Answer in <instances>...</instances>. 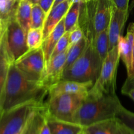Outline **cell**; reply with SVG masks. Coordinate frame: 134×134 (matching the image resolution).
I'll return each instance as SVG.
<instances>
[{
  "label": "cell",
  "mask_w": 134,
  "mask_h": 134,
  "mask_svg": "<svg viewBox=\"0 0 134 134\" xmlns=\"http://www.w3.org/2000/svg\"><path fill=\"white\" fill-rule=\"evenodd\" d=\"M48 90L41 81L27 78L14 63L10 64L7 75L1 111L31 103H44Z\"/></svg>",
  "instance_id": "6da1fadb"
},
{
  "label": "cell",
  "mask_w": 134,
  "mask_h": 134,
  "mask_svg": "<svg viewBox=\"0 0 134 134\" xmlns=\"http://www.w3.org/2000/svg\"><path fill=\"white\" fill-rule=\"evenodd\" d=\"M122 107L116 94L93 95L87 93L86 98L75 114L73 122L85 128L116 117Z\"/></svg>",
  "instance_id": "7a4b0ae2"
},
{
  "label": "cell",
  "mask_w": 134,
  "mask_h": 134,
  "mask_svg": "<svg viewBox=\"0 0 134 134\" xmlns=\"http://www.w3.org/2000/svg\"><path fill=\"white\" fill-rule=\"evenodd\" d=\"M87 39V45L83 53L71 65L64 71L62 80L93 84L97 81L102 63L94 48L93 39Z\"/></svg>",
  "instance_id": "3957f363"
},
{
  "label": "cell",
  "mask_w": 134,
  "mask_h": 134,
  "mask_svg": "<svg viewBox=\"0 0 134 134\" xmlns=\"http://www.w3.org/2000/svg\"><path fill=\"white\" fill-rule=\"evenodd\" d=\"M87 93L64 94L48 97V101L44 103L46 116L73 122L75 114L86 98Z\"/></svg>",
  "instance_id": "277c9868"
},
{
  "label": "cell",
  "mask_w": 134,
  "mask_h": 134,
  "mask_svg": "<svg viewBox=\"0 0 134 134\" xmlns=\"http://www.w3.org/2000/svg\"><path fill=\"white\" fill-rule=\"evenodd\" d=\"M45 103V102H44ZM44 103H31L0 112V134H18L24 130L32 114L44 107Z\"/></svg>",
  "instance_id": "5b68a950"
},
{
  "label": "cell",
  "mask_w": 134,
  "mask_h": 134,
  "mask_svg": "<svg viewBox=\"0 0 134 134\" xmlns=\"http://www.w3.org/2000/svg\"><path fill=\"white\" fill-rule=\"evenodd\" d=\"M120 56L118 46L109 52L102 64L99 76L88 93L93 95L116 94V77Z\"/></svg>",
  "instance_id": "8992f818"
},
{
  "label": "cell",
  "mask_w": 134,
  "mask_h": 134,
  "mask_svg": "<svg viewBox=\"0 0 134 134\" xmlns=\"http://www.w3.org/2000/svg\"><path fill=\"white\" fill-rule=\"evenodd\" d=\"M4 42L11 63H15L30 51L27 43V33L17 22L16 17L7 22Z\"/></svg>",
  "instance_id": "52a82bcc"
},
{
  "label": "cell",
  "mask_w": 134,
  "mask_h": 134,
  "mask_svg": "<svg viewBox=\"0 0 134 134\" xmlns=\"http://www.w3.org/2000/svg\"><path fill=\"white\" fill-rule=\"evenodd\" d=\"M14 64L28 79L41 81L46 66L43 49L30 50Z\"/></svg>",
  "instance_id": "ba28073f"
},
{
  "label": "cell",
  "mask_w": 134,
  "mask_h": 134,
  "mask_svg": "<svg viewBox=\"0 0 134 134\" xmlns=\"http://www.w3.org/2000/svg\"><path fill=\"white\" fill-rule=\"evenodd\" d=\"M69 48L51 58L46 64L41 82L48 90L62 80Z\"/></svg>",
  "instance_id": "9c48e42d"
},
{
  "label": "cell",
  "mask_w": 134,
  "mask_h": 134,
  "mask_svg": "<svg viewBox=\"0 0 134 134\" xmlns=\"http://www.w3.org/2000/svg\"><path fill=\"white\" fill-rule=\"evenodd\" d=\"M85 134H134V133L119 118L108 120L85 127Z\"/></svg>",
  "instance_id": "30bf717a"
},
{
  "label": "cell",
  "mask_w": 134,
  "mask_h": 134,
  "mask_svg": "<svg viewBox=\"0 0 134 134\" xmlns=\"http://www.w3.org/2000/svg\"><path fill=\"white\" fill-rule=\"evenodd\" d=\"M128 11L119 10L114 7L112 18L108 28L109 51L118 46L120 37L128 17Z\"/></svg>",
  "instance_id": "8fae6325"
},
{
  "label": "cell",
  "mask_w": 134,
  "mask_h": 134,
  "mask_svg": "<svg viewBox=\"0 0 134 134\" xmlns=\"http://www.w3.org/2000/svg\"><path fill=\"white\" fill-rule=\"evenodd\" d=\"M92 82H79L77 81L61 80L48 89V97L64 94H78L88 92L92 87Z\"/></svg>",
  "instance_id": "7c38bea8"
},
{
  "label": "cell",
  "mask_w": 134,
  "mask_h": 134,
  "mask_svg": "<svg viewBox=\"0 0 134 134\" xmlns=\"http://www.w3.org/2000/svg\"><path fill=\"white\" fill-rule=\"evenodd\" d=\"M71 5V3L69 0H65L50 10L47 15L43 27V41L50 35L59 22L64 18Z\"/></svg>",
  "instance_id": "4fadbf2b"
},
{
  "label": "cell",
  "mask_w": 134,
  "mask_h": 134,
  "mask_svg": "<svg viewBox=\"0 0 134 134\" xmlns=\"http://www.w3.org/2000/svg\"><path fill=\"white\" fill-rule=\"evenodd\" d=\"M133 43L134 33L130 24L128 26L126 35L124 37L122 35L119 38V43H118V48H119L120 58H121L124 62L128 74L130 73L132 68Z\"/></svg>",
  "instance_id": "5bb4252c"
},
{
  "label": "cell",
  "mask_w": 134,
  "mask_h": 134,
  "mask_svg": "<svg viewBox=\"0 0 134 134\" xmlns=\"http://www.w3.org/2000/svg\"><path fill=\"white\" fill-rule=\"evenodd\" d=\"M65 29L64 18L42 43L41 48L44 52L46 64L51 60V55L53 52L56 44L62 36L65 34Z\"/></svg>",
  "instance_id": "9a60e30c"
},
{
  "label": "cell",
  "mask_w": 134,
  "mask_h": 134,
  "mask_svg": "<svg viewBox=\"0 0 134 134\" xmlns=\"http://www.w3.org/2000/svg\"><path fill=\"white\" fill-rule=\"evenodd\" d=\"M46 118L51 134H80L83 132V127L74 122Z\"/></svg>",
  "instance_id": "2e32d148"
},
{
  "label": "cell",
  "mask_w": 134,
  "mask_h": 134,
  "mask_svg": "<svg viewBox=\"0 0 134 134\" xmlns=\"http://www.w3.org/2000/svg\"><path fill=\"white\" fill-rule=\"evenodd\" d=\"M32 4L26 0H20L16 13V19L26 33L31 29Z\"/></svg>",
  "instance_id": "e0dca14e"
},
{
  "label": "cell",
  "mask_w": 134,
  "mask_h": 134,
  "mask_svg": "<svg viewBox=\"0 0 134 134\" xmlns=\"http://www.w3.org/2000/svg\"><path fill=\"white\" fill-rule=\"evenodd\" d=\"M10 64L12 63L10 62L7 52L3 37L2 44L0 47V112L1 111V104L7 75Z\"/></svg>",
  "instance_id": "ac0fdd59"
},
{
  "label": "cell",
  "mask_w": 134,
  "mask_h": 134,
  "mask_svg": "<svg viewBox=\"0 0 134 134\" xmlns=\"http://www.w3.org/2000/svg\"><path fill=\"white\" fill-rule=\"evenodd\" d=\"M108 28L97 34L93 39L94 48L99 56L102 64L109 52Z\"/></svg>",
  "instance_id": "d6986e66"
},
{
  "label": "cell",
  "mask_w": 134,
  "mask_h": 134,
  "mask_svg": "<svg viewBox=\"0 0 134 134\" xmlns=\"http://www.w3.org/2000/svg\"><path fill=\"white\" fill-rule=\"evenodd\" d=\"M45 118L44 107L35 111L26 124L23 134H39L41 127Z\"/></svg>",
  "instance_id": "ffe728a7"
},
{
  "label": "cell",
  "mask_w": 134,
  "mask_h": 134,
  "mask_svg": "<svg viewBox=\"0 0 134 134\" xmlns=\"http://www.w3.org/2000/svg\"><path fill=\"white\" fill-rule=\"evenodd\" d=\"M87 43V38H86V36H84L79 41L69 46L68 54H67V58L66 61H65V67H64V70L68 69L70 65H71L81 56V54L83 53L84 51L86 48Z\"/></svg>",
  "instance_id": "44dd1931"
},
{
  "label": "cell",
  "mask_w": 134,
  "mask_h": 134,
  "mask_svg": "<svg viewBox=\"0 0 134 134\" xmlns=\"http://www.w3.org/2000/svg\"><path fill=\"white\" fill-rule=\"evenodd\" d=\"M80 9L81 3H73L71 5L69 10L64 16V24H65V31H71L79 26Z\"/></svg>",
  "instance_id": "7402d4cb"
},
{
  "label": "cell",
  "mask_w": 134,
  "mask_h": 134,
  "mask_svg": "<svg viewBox=\"0 0 134 134\" xmlns=\"http://www.w3.org/2000/svg\"><path fill=\"white\" fill-rule=\"evenodd\" d=\"M20 0H0V18L8 21L16 17L17 9Z\"/></svg>",
  "instance_id": "603a6c76"
},
{
  "label": "cell",
  "mask_w": 134,
  "mask_h": 134,
  "mask_svg": "<svg viewBox=\"0 0 134 134\" xmlns=\"http://www.w3.org/2000/svg\"><path fill=\"white\" fill-rule=\"evenodd\" d=\"M43 29L31 28L27 33V43L30 50L41 47L43 43Z\"/></svg>",
  "instance_id": "cb8c5ba5"
},
{
  "label": "cell",
  "mask_w": 134,
  "mask_h": 134,
  "mask_svg": "<svg viewBox=\"0 0 134 134\" xmlns=\"http://www.w3.org/2000/svg\"><path fill=\"white\" fill-rule=\"evenodd\" d=\"M47 15L43 9L39 4L32 5L31 10V28L43 29Z\"/></svg>",
  "instance_id": "d4e9b609"
},
{
  "label": "cell",
  "mask_w": 134,
  "mask_h": 134,
  "mask_svg": "<svg viewBox=\"0 0 134 134\" xmlns=\"http://www.w3.org/2000/svg\"><path fill=\"white\" fill-rule=\"evenodd\" d=\"M116 117L123 122L134 133V113L124 107L118 113Z\"/></svg>",
  "instance_id": "484cf974"
},
{
  "label": "cell",
  "mask_w": 134,
  "mask_h": 134,
  "mask_svg": "<svg viewBox=\"0 0 134 134\" xmlns=\"http://www.w3.org/2000/svg\"><path fill=\"white\" fill-rule=\"evenodd\" d=\"M69 33H70L69 31H65V34L62 36L54 49L51 59L61 52H64L70 46L69 45Z\"/></svg>",
  "instance_id": "4316f807"
},
{
  "label": "cell",
  "mask_w": 134,
  "mask_h": 134,
  "mask_svg": "<svg viewBox=\"0 0 134 134\" xmlns=\"http://www.w3.org/2000/svg\"><path fill=\"white\" fill-rule=\"evenodd\" d=\"M85 35L83 31L79 26L69 33V45H72L79 41Z\"/></svg>",
  "instance_id": "83f0119b"
},
{
  "label": "cell",
  "mask_w": 134,
  "mask_h": 134,
  "mask_svg": "<svg viewBox=\"0 0 134 134\" xmlns=\"http://www.w3.org/2000/svg\"><path fill=\"white\" fill-rule=\"evenodd\" d=\"M114 7L119 10L129 11L130 0H112Z\"/></svg>",
  "instance_id": "f1b7e54d"
},
{
  "label": "cell",
  "mask_w": 134,
  "mask_h": 134,
  "mask_svg": "<svg viewBox=\"0 0 134 134\" xmlns=\"http://www.w3.org/2000/svg\"><path fill=\"white\" fill-rule=\"evenodd\" d=\"M134 89V76L132 78H128L124 82L122 87L121 89L122 94L124 95H126L127 93L131 90Z\"/></svg>",
  "instance_id": "f546056e"
},
{
  "label": "cell",
  "mask_w": 134,
  "mask_h": 134,
  "mask_svg": "<svg viewBox=\"0 0 134 134\" xmlns=\"http://www.w3.org/2000/svg\"><path fill=\"white\" fill-rule=\"evenodd\" d=\"M55 0H40L37 4L43 9L45 13L48 14L52 9Z\"/></svg>",
  "instance_id": "4dcf8cb0"
},
{
  "label": "cell",
  "mask_w": 134,
  "mask_h": 134,
  "mask_svg": "<svg viewBox=\"0 0 134 134\" xmlns=\"http://www.w3.org/2000/svg\"><path fill=\"white\" fill-rule=\"evenodd\" d=\"M7 25V22L3 20L2 19L0 20V47L2 44L3 40L4 35H5V31H6Z\"/></svg>",
  "instance_id": "1f68e13d"
},
{
  "label": "cell",
  "mask_w": 134,
  "mask_h": 134,
  "mask_svg": "<svg viewBox=\"0 0 134 134\" xmlns=\"http://www.w3.org/2000/svg\"><path fill=\"white\" fill-rule=\"evenodd\" d=\"M39 134H51V130H50L48 124L47 123V118H45V120H44L41 127L40 131H39Z\"/></svg>",
  "instance_id": "d6a6232c"
},
{
  "label": "cell",
  "mask_w": 134,
  "mask_h": 134,
  "mask_svg": "<svg viewBox=\"0 0 134 134\" xmlns=\"http://www.w3.org/2000/svg\"><path fill=\"white\" fill-rule=\"evenodd\" d=\"M132 29L134 33V25L133 23H131ZM134 76V43H133V52H132V68L130 71V73L128 74V78H132Z\"/></svg>",
  "instance_id": "836d02e7"
},
{
  "label": "cell",
  "mask_w": 134,
  "mask_h": 134,
  "mask_svg": "<svg viewBox=\"0 0 134 134\" xmlns=\"http://www.w3.org/2000/svg\"><path fill=\"white\" fill-rule=\"evenodd\" d=\"M90 0H69L71 3H86L88 2Z\"/></svg>",
  "instance_id": "e575fe53"
},
{
  "label": "cell",
  "mask_w": 134,
  "mask_h": 134,
  "mask_svg": "<svg viewBox=\"0 0 134 134\" xmlns=\"http://www.w3.org/2000/svg\"><path fill=\"white\" fill-rule=\"evenodd\" d=\"M126 96H128L131 99H132L134 101V89L133 90H131L130 91L128 92L126 94Z\"/></svg>",
  "instance_id": "d590c367"
},
{
  "label": "cell",
  "mask_w": 134,
  "mask_h": 134,
  "mask_svg": "<svg viewBox=\"0 0 134 134\" xmlns=\"http://www.w3.org/2000/svg\"><path fill=\"white\" fill-rule=\"evenodd\" d=\"M65 1V0H55L54 3V4H53V6H52V9L53 7H56L57 5H58L59 3H60L63 2V1Z\"/></svg>",
  "instance_id": "8d00e7d4"
},
{
  "label": "cell",
  "mask_w": 134,
  "mask_h": 134,
  "mask_svg": "<svg viewBox=\"0 0 134 134\" xmlns=\"http://www.w3.org/2000/svg\"><path fill=\"white\" fill-rule=\"evenodd\" d=\"M24 130H23V131H22V132H20V133H18V134H23Z\"/></svg>",
  "instance_id": "74e56055"
},
{
  "label": "cell",
  "mask_w": 134,
  "mask_h": 134,
  "mask_svg": "<svg viewBox=\"0 0 134 134\" xmlns=\"http://www.w3.org/2000/svg\"><path fill=\"white\" fill-rule=\"evenodd\" d=\"M80 134H85V132H82V133H80Z\"/></svg>",
  "instance_id": "f35d334b"
},
{
  "label": "cell",
  "mask_w": 134,
  "mask_h": 134,
  "mask_svg": "<svg viewBox=\"0 0 134 134\" xmlns=\"http://www.w3.org/2000/svg\"><path fill=\"white\" fill-rule=\"evenodd\" d=\"M0 20H1V18H0Z\"/></svg>",
  "instance_id": "ab89813d"
},
{
  "label": "cell",
  "mask_w": 134,
  "mask_h": 134,
  "mask_svg": "<svg viewBox=\"0 0 134 134\" xmlns=\"http://www.w3.org/2000/svg\"><path fill=\"white\" fill-rule=\"evenodd\" d=\"M133 25H134V23H133Z\"/></svg>",
  "instance_id": "60d3db41"
}]
</instances>
